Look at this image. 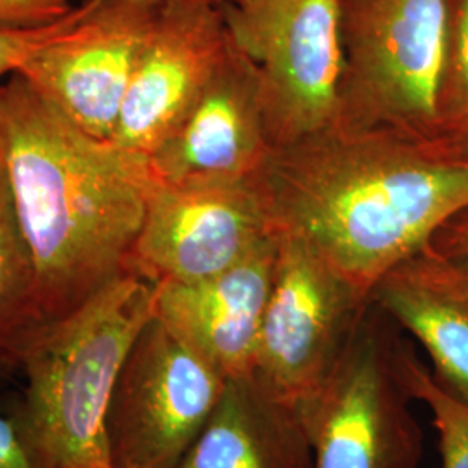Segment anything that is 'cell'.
<instances>
[{
    "label": "cell",
    "instance_id": "6da1fadb",
    "mask_svg": "<svg viewBox=\"0 0 468 468\" xmlns=\"http://www.w3.org/2000/svg\"><path fill=\"white\" fill-rule=\"evenodd\" d=\"M276 234L303 241L365 299L468 208V162L332 127L278 150L259 177Z\"/></svg>",
    "mask_w": 468,
    "mask_h": 468
},
{
    "label": "cell",
    "instance_id": "7a4b0ae2",
    "mask_svg": "<svg viewBox=\"0 0 468 468\" xmlns=\"http://www.w3.org/2000/svg\"><path fill=\"white\" fill-rule=\"evenodd\" d=\"M0 167L44 321L127 272L154 181L148 156L85 133L16 73L0 85Z\"/></svg>",
    "mask_w": 468,
    "mask_h": 468
},
{
    "label": "cell",
    "instance_id": "3957f363",
    "mask_svg": "<svg viewBox=\"0 0 468 468\" xmlns=\"http://www.w3.org/2000/svg\"><path fill=\"white\" fill-rule=\"evenodd\" d=\"M156 284L125 272L28 340L13 417L37 468H113L106 419L118 375L154 318Z\"/></svg>",
    "mask_w": 468,
    "mask_h": 468
},
{
    "label": "cell",
    "instance_id": "277c9868",
    "mask_svg": "<svg viewBox=\"0 0 468 468\" xmlns=\"http://www.w3.org/2000/svg\"><path fill=\"white\" fill-rule=\"evenodd\" d=\"M344 77L336 129L437 148L450 0H340Z\"/></svg>",
    "mask_w": 468,
    "mask_h": 468
},
{
    "label": "cell",
    "instance_id": "5b68a950",
    "mask_svg": "<svg viewBox=\"0 0 468 468\" xmlns=\"http://www.w3.org/2000/svg\"><path fill=\"white\" fill-rule=\"evenodd\" d=\"M406 342L369 301L334 373L302 406L313 468H420L423 432L402 375Z\"/></svg>",
    "mask_w": 468,
    "mask_h": 468
},
{
    "label": "cell",
    "instance_id": "8992f818",
    "mask_svg": "<svg viewBox=\"0 0 468 468\" xmlns=\"http://www.w3.org/2000/svg\"><path fill=\"white\" fill-rule=\"evenodd\" d=\"M220 9L234 46L257 69L274 150L335 127L344 77L340 0H253Z\"/></svg>",
    "mask_w": 468,
    "mask_h": 468
},
{
    "label": "cell",
    "instance_id": "52a82bcc",
    "mask_svg": "<svg viewBox=\"0 0 468 468\" xmlns=\"http://www.w3.org/2000/svg\"><path fill=\"white\" fill-rule=\"evenodd\" d=\"M278 238L274 278L250 373L301 411L334 373L369 301L299 238Z\"/></svg>",
    "mask_w": 468,
    "mask_h": 468
},
{
    "label": "cell",
    "instance_id": "ba28073f",
    "mask_svg": "<svg viewBox=\"0 0 468 468\" xmlns=\"http://www.w3.org/2000/svg\"><path fill=\"white\" fill-rule=\"evenodd\" d=\"M226 378L158 321L139 335L106 419L113 468H177L210 419Z\"/></svg>",
    "mask_w": 468,
    "mask_h": 468
},
{
    "label": "cell",
    "instance_id": "9c48e42d",
    "mask_svg": "<svg viewBox=\"0 0 468 468\" xmlns=\"http://www.w3.org/2000/svg\"><path fill=\"white\" fill-rule=\"evenodd\" d=\"M272 234L259 179L154 177L127 272L153 284L198 282L238 264Z\"/></svg>",
    "mask_w": 468,
    "mask_h": 468
},
{
    "label": "cell",
    "instance_id": "30bf717a",
    "mask_svg": "<svg viewBox=\"0 0 468 468\" xmlns=\"http://www.w3.org/2000/svg\"><path fill=\"white\" fill-rule=\"evenodd\" d=\"M164 0H85V11L21 75L85 133L113 139L135 68Z\"/></svg>",
    "mask_w": 468,
    "mask_h": 468
},
{
    "label": "cell",
    "instance_id": "8fae6325",
    "mask_svg": "<svg viewBox=\"0 0 468 468\" xmlns=\"http://www.w3.org/2000/svg\"><path fill=\"white\" fill-rule=\"evenodd\" d=\"M231 48L222 9L164 0L123 101L113 141L150 158L185 120Z\"/></svg>",
    "mask_w": 468,
    "mask_h": 468
},
{
    "label": "cell",
    "instance_id": "7c38bea8",
    "mask_svg": "<svg viewBox=\"0 0 468 468\" xmlns=\"http://www.w3.org/2000/svg\"><path fill=\"white\" fill-rule=\"evenodd\" d=\"M274 153L257 69L231 40L198 101L148 160L168 183L255 181Z\"/></svg>",
    "mask_w": 468,
    "mask_h": 468
},
{
    "label": "cell",
    "instance_id": "4fadbf2b",
    "mask_svg": "<svg viewBox=\"0 0 468 468\" xmlns=\"http://www.w3.org/2000/svg\"><path fill=\"white\" fill-rule=\"evenodd\" d=\"M280 238L269 236L238 264L191 283L156 284L154 319L228 380L253 368Z\"/></svg>",
    "mask_w": 468,
    "mask_h": 468
},
{
    "label": "cell",
    "instance_id": "5bb4252c",
    "mask_svg": "<svg viewBox=\"0 0 468 468\" xmlns=\"http://www.w3.org/2000/svg\"><path fill=\"white\" fill-rule=\"evenodd\" d=\"M429 356L435 382L468 402V274L431 245L388 271L371 299Z\"/></svg>",
    "mask_w": 468,
    "mask_h": 468
},
{
    "label": "cell",
    "instance_id": "9a60e30c",
    "mask_svg": "<svg viewBox=\"0 0 468 468\" xmlns=\"http://www.w3.org/2000/svg\"><path fill=\"white\" fill-rule=\"evenodd\" d=\"M177 468H313V446L301 411L249 373L226 380Z\"/></svg>",
    "mask_w": 468,
    "mask_h": 468
},
{
    "label": "cell",
    "instance_id": "2e32d148",
    "mask_svg": "<svg viewBox=\"0 0 468 468\" xmlns=\"http://www.w3.org/2000/svg\"><path fill=\"white\" fill-rule=\"evenodd\" d=\"M44 323L34 257L0 167V365L17 367L25 346Z\"/></svg>",
    "mask_w": 468,
    "mask_h": 468
},
{
    "label": "cell",
    "instance_id": "e0dca14e",
    "mask_svg": "<svg viewBox=\"0 0 468 468\" xmlns=\"http://www.w3.org/2000/svg\"><path fill=\"white\" fill-rule=\"evenodd\" d=\"M437 150L468 162V0H450V34L437 101Z\"/></svg>",
    "mask_w": 468,
    "mask_h": 468
},
{
    "label": "cell",
    "instance_id": "ac0fdd59",
    "mask_svg": "<svg viewBox=\"0 0 468 468\" xmlns=\"http://www.w3.org/2000/svg\"><path fill=\"white\" fill-rule=\"evenodd\" d=\"M402 375L413 399L427 406L439 437L441 467L468 468V402L454 398L435 382L431 368L406 342L402 349Z\"/></svg>",
    "mask_w": 468,
    "mask_h": 468
},
{
    "label": "cell",
    "instance_id": "d6986e66",
    "mask_svg": "<svg viewBox=\"0 0 468 468\" xmlns=\"http://www.w3.org/2000/svg\"><path fill=\"white\" fill-rule=\"evenodd\" d=\"M85 0L79 4L65 19L40 28L28 30H0V85L16 75L21 67L42 49L49 40L68 30L84 15Z\"/></svg>",
    "mask_w": 468,
    "mask_h": 468
},
{
    "label": "cell",
    "instance_id": "ffe728a7",
    "mask_svg": "<svg viewBox=\"0 0 468 468\" xmlns=\"http://www.w3.org/2000/svg\"><path fill=\"white\" fill-rule=\"evenodd\" d=\"M77 0H0V30L49 27L77 7Z\"/></svg>",
    "mask_w": 468,
    "mask_h": 468
},
{
    "label": "cell",
    "instance_id": "44dd1931",
    "mask_svg": "<svg viewBox=\"0 0 468 468\" xmlns=\"http://www.w3.org/2000/svg\"><path fill=\"white\" fill-rule=\"evenodd\" d=\"M0 468H37L13 419L0 415Z\"/></svg>",
    "mask_w": 468,
    "mask_h": 468
},
{
    "label": "cell",
    "instance_id": "7402d4cb",
    "mask_svg": "<svg viewBox=\"0 0 468 468\" xmlns=\"http://www.w3.org/2000/svg\"><path fill=\"white\" fill-rule=\"evenodd\" d=\"M432 247L468 274V226L448 222L435 236Z\"/></svg>",
    "mask_w": 468,
    "mask_h": 468
},
{
    "label": "cell",
    "instance_id": "603a6c76",
    "mask_svg": "<svg viewBox=\"0 0 468 468\" xmlns=\"http://www.w3.org/2000/svg\"><path fill=\"white\" fill-rule=\"evenodd\" d=\"M210 4H216L218 7L222 5H236V7H243V5H249L253 0H207Z\"/></svg>",
    "mask_w": 468,
    "mask_h": 468
},
{
    "label": "cell",
    "instance_id": "cb8c5ba5",
    "mask_svg": "<svg viewBox=\"0 0 468 468\" xmlns=\"http://www.w3.org/2000/svg\"><path fill=\"white\" fill-rule=\"evenodd\" d=\"M450 222H454V224H460V226H468V208L465 212H462L460 216H456V218L450 220Z\"/></svg>",
    "mask_w": 468,
    "mask_h": 468
}]
</instances>
